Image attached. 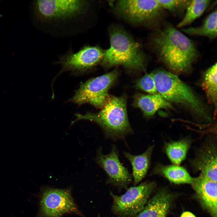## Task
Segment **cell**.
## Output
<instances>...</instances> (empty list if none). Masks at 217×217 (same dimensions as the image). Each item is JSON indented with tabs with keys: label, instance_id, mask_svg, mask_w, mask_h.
<instances>
[{
	"label": "cell",
	"instance_id": "cell-1",
	"mask_svg": "<svg viewBox=\"0 0 217 217\" xmlns=\"http://www.w3.org/2000/svg\"><path fill=\"white\" fill-rule=\"evenodd\" d=\"M91 2L85 0H37L33 1L35 18L46 34L68 37L83 33Z\"/></svg>",
	"mask_w": 217,
	"mask_h": 217
},
{
	"label": "cell",
	"instance_id": "cell-2",
	"mask_svg": "<svg viewBox=\"0 0 217 217\" xmlns=\"http://www.w3.org/2000/svg\"><path fill=\"white\" fill-rule=\"evenodd\" d=\"M153 43L159 59L177 73L190 71L199 57L193 41L169 23L158 29Z\"/></svg>",
	"mask_w": 217,
	"mask_h": 217
},
{
	"label": "cell",
	"instance_id": "cell-3",
	"mask_svg": "<svg viewBox=\"0 0 217 217\" xmlns=\"http://www.w3.org/2000/svg\"><path fill=\"white\" fill-rule=\"evenodd\" d=\"M152 73L158 93L165 99L183 108L200 121H211L207 106L176 75L163 69Z\"/></svg>",
	"mask_w": 217,
	"mask_h": 217
},
{
	"label": "cell",
	"instance_id": "cell-4",
	"mask_svg": "<svg viewBox=\"0 0 217 217\" xmlns=\"http://www.w3.org/2000/svg\"><path fill=\"white\" fill-rule=\"evenodd\" d=\"M102 107L97 113L76 114V118L71 124L81 119L93 121L102 128L106 138L115 141L124 140L133 133L128 119L125 96L108 98Z\"/></svg>",
	"mask_w": 217,
	"mask_h": 217
},
{
	"label": "cell",
	"instance_id": "cell-5",
	"mask_svg": "<svg viewBox=\"0 0 217 217\" xmlns=\"http://www.w3.org/2000/svg\"><path fill=\"white\" fill-rule=\"evenodd\" d=\"M110 46L103 52L101 64L107 67L122 65L134 70L144 68L146 56L140 45L125 31L116 28L111 32Z\"/></svg>",
	"mask_w": 217,
	"mask_h": 217
},
{
	"label": "cell",
	"instance_id": "cell-6",
	"mask_svg": "<svg viewBox=\"0 0 217 217\" xmlns=\"http://www.w3.org/2000/svg\"><path fill=\"white\" fill-rule=\"evenodd\" d=\"M115 10L129 22L157 26L164 17V9L157 0H120L116 3Z\"/></svg>",
	"mask_w": 217,
	"mask_h": 217
},
{
	"label": "cell",
	"instance_id": "cell-7",
	"mask_svg": "<svg viewBox=\"0 0 217 217\" xmlns=\"http://www.w3.org/2000/svg\"><path fill=\"white\" fill-rule=\"evenodd\" d=\"M116 70L90 79L82 83L69 101L78 105L88 103L96 108L102 107L109 98L108 91L116 80Z\"/></svg>",
	"mask_w": 217,
	"mask_h": 217
},
{
	"label": "cell",
	"instance_id": "cell-8",
	"mask_svg": "<svg viewBox=\"0 0 217 217\" xmlns=\"http://www.w3.org/2000/svg\"><path fill=\"white\" fill-rule=\"evenodd\" d=\"M155 186L153 182L143 183L129 188L123 194L111 193L113 212L119 217H134L143 209Z\"/></svg>",
	"mask_w": 217,
	"mask_h": 217
},
{
	"label": "cell",
	"instance_id": "cell-9",
	"mask_svg": "<svg viewBox=\"0 0 217 217\" xmlns=\"http://www.w3.org/2000/svg\"><path fill=\"white\" fill-rule=\"evenodd\" d=\"M37 217H62L68 213L82 214L68 189L44 188L41 191Z\"/></svg>",
	"mask_w": 217,
	"mask_h": 217
},
{
	"label": "cell",
	"instance_id": "cell-10",
	"mask_svg": "<svg viewBox=\"0 0 217 217\" xmlns=\"http://www.w3.org/2000/svg\"><path fill=\"white\" fill-rule=\"evenodd\" d=\"M103 52L97 45H84L75 52L70 47L66 52L59 56V60L56 63L61 66V72L70 71L74 73H83L92 69L101 61Z\"/></svg>",
	"mask_w": 217,
	"mask_h": 217
},
{
	"label": "cell",
	"instance_id": "cell-11",
	"mask_svg": "<svg viewBox=\"0 0 217 217\" xmlns=\"http://www.w3.org/2000/svg\"><path fill=\"white\" fill-rule=\"evenodd\" d=\"M95 161L106 173L108 183L125 187L132 181L131 174L119 160L115 145L112 146L111 152L107 154H103L100 147L97 151Z\"/></svg>",
	"mask_w": 217,
	"mask_h": 217
},
{
	"label": "cell",
	"instance_id": "cell-12",
	"mask_svg": "<svg viewBox=\"0 0 217 217\" xmlns=\"http://www.w3.org/2000/svg\"><path fill=\"white\" fill-rule=\"evenodd\" d=\"M216 138L209 137L197 150L190 163L194 171H200L210 180L217 182Z\"/></svg>",
	"mask_w": 217,
	"mask_h": 217
},
{
	"label": "cell",
	"instance_id": "cell-13",
	"mask_svg": "<svg viewBox=\"0 0 217 217\" xmlns=\"http://www.w3.org/2000/svg\"><path fill=\"white\" fill-rule=\"evenodd\" d=\"M190 184L203 206L212 217H217V182L200 173L198 177L192 178Z\"/></svg>",
	"mask_w": 217,
	"mask_h": 217
},
{
	"label": "cell",
	"instance_id": "cell-14",
	"mask_svg": "<svg viewBox=\"0 0 217 217\" xmlns=\"http://www.w3.org/2000/svg\"><path fill=\"white\" fill-rule=\"evenodd\" d=\"M171 196L161 191L157 193L146 203L143 210L134 217H160L165 215L170 207Z\"/></svg>",
	"mask_w": 217,
	"mask_h": 217
},
{
	"label": "cell",
	"instance_id": "cell-15",
	"mask_svg": "<svg viewBox=\"0 0 217 217\" xmlns=\"http://www.w3.org/2000/svg\"><path fill=\"white\" fill-rule=\"evenodd\" d=\"M135 106L140 108L146 117L153 116L161 109H171V104L158 93L154 94H138L134 100Z\"/></svg>",
	"mask_w": 217,
	"mask_h": 217
},
{
	"label": "cell",
	"instance_id": "cell-16",
	"mask_svg": "<svg viewBox=\"0 0 217 217\" xmlns=\"http://www.w3.org/2000/svg\"><path fill=\"white\" fill-rule=\"evenodd\" d=\"M154 147V145L149 146L145 152L138 155H132L126 152H123L124 157L131 165L134 185H137L146 175L149 167Z\"/></svg>",
	"mask_w": 217,
	"mask_h": 217
},
{
	"label": "cell",
	"instance_id": "cell-17",
	"mask_svg": "<svg viewBox=\"0 0 217 217\" xmlns=\"http://www.w3.org/2000/svg\"><path fill=\"white\" fill-rule=\"evenodd\" d=\"M151 174L162 175L170 181L178 184H190L193 178L184 168L175 165H164L157 164Z\"/></svg>",
	"mask_w": 217,
	"mask_h": 217
},
{
	"label": "cell",
	"instance_id": "cell-18",
	"mask_svg": "<svg viewBox=\"0 0 217 217\" xmlns=\"http://www.w3.org/2000/svg\"><path fill=\"white\" fill-rule=\"evenodd\" d=\"M217 66L216 63L206 71L201 84L208 102L214 105V116L216 114L217 107Z\"/></svg>",
	"mask_w": 217,
	"mask_h": 217
},
{
	"label": "cell",
	"instance_id": "cell-19",
	"mask_svg": "<svg viewBox=\"0 0 217 217\" xmlns=\"http://www.w3.org/2000/svg\"><path fill=\"white\" fill-rule=\"evenodd\" d=\"M192 142L190 139L185 138L165 143V151L174 165H179L184 160Z\"/></svg>",
	"mask_w": 217,
	"mask_h": 217
},
{
	"label": "cell",
	"instance_id": "cell-20",
	"mask_svg": "<svg viewBox=\"0 0 217 217\" xmlns=\"http://www.w3.org/2000/svg\"><path fill=\"white\" fill-rule=\"evenodd\" d=\"M217 15L215 10L209 15L201 25L183 28L181 31L190 35L206 36L212 39H215L217 35Z\"/></svg>",
	"mask_w": 217,
	"mask_h": 217
},
{
	"label": "cell",
	"instance_id": "cell-21",
	"mask_svg": "<svg viewBox=\"0 0 217 217\" xmlns=\"http://www.w3.org/2000/svg\"><path fill=\"white\" fill-rule=\"evenodd\" d=\"M211 1V0H190L185 14L177 27L181 28L191 24L203 14Z\"/></svg>",
	"mask_w": 217,
	"mask_h": 217
},
{
	"label": "cell",
	"instance_id": "cell-22",
	"mask_svg": "<svg viewBox=\"0 0 217 217\" xmlns=\"http://www.w3.org/2000/svg\"><path fill=\"white\" fill-rule=\"evenodd\" d=\"M160 6L174 14L181 13L186 10L190 0H157Z\"/></svg>",
	"mask_w": 217,
	"mask_h": 217
},
{
	"label": "cell",
	"instance_id": "cell-23",
	"mask_svg": "<svg viewBox=\"0 0 217 217\" xmlns=\"http://www.w3.org/2000/svg\"><path fill=\"white\" fill-rule=\"evenodd\" d=\"M135 86L149 94L158 93L153 73L146 74L136 82Z\"/></svg>",
	"mask_w": 217,
	"mask_h": 217
},
{
	"label": "cell",
	"instance_id": "cell-24",
	"mask_svg": "<svg viewBox=\"0 0 217 217\" xmlns=\"http://www.w3.org/2000/svg\"><path fill=\"white\" fill-rule=\"evenodd\" d=\"M181 217H196V216L191 212L186 211L182 213Z\"/></svg>",
	"mask_w": 217,
	"mask_h": 217
},
{
	"label": "cell",
	"instance_id": "cell-25",
	"mask_svg": "<svg viewBox=\"0 0 217 217\" xmlns=\"http://www.w3.org/2000/svg\"><path fill=\"white\" fill-rule=\"evenodd\" d=\"M160 217H165V215H164V216H160Z\"/></svg>",
	"mask_w": 217,
	"mask_h": 217
}]
</instances>
